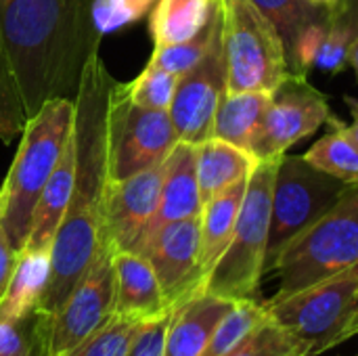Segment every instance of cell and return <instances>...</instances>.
Here are the masks:
<instances>
[{
  "instance_id": "cell-40",
  "label": "cell",
  "mask_w": 358,
  "mask_h": 356,
  "mask_svg": "<svg viewBox=\"0 0 358 356\" xmlns=\"http://www.w3.org/2000/svg\"><path fill=\"white\" fill-rule=\"evenodd\" d=\"M355 336H358V325H357V329H355Z\"/></svg>"
},
{
  "instance_id": "cell-35",
  "label": "cell",
  "mask_w": 358,
  "mask_h": 356,
  "mask_svg": "<svg viewBox=\"0 0 358 356\" xmlns=\"http://www.w3.org/2000/svg\"><path fill=\"white\" fill-rule=\"evenodd\" d=\"M15 262H17V254L10 248V243L6 239V233H4V229L0 225V302H2V298L6 294V287H8Z\"/></svg>"
},
{
  "instance_id": "cell-34",
  "label": "cell",
  "mask_w": 358,
  "mask_h": 356,
  "mask_svg": "<svg viewBox=\"0 0 358 356\" xmlns=\"http://www.w3.org/2000/svg\"><path fill=\"white\" fill-rule=\"evenodd\" d=\"M170 313L157 319L145 321L141 329L136 332V336L132 338L124 356H164V342H166V332L170 323Z\"/></svg>"
},
{
  "instance_id": "cell-31",
  "label": "cell",
  "mask_w": 358,
  "mask_h": 356,
  "mask_svg": "<svg viewBox=\"0 0 358 356\" xmlns=\"http://www.w3.org/2000/svg\"><path fill=\"white\" fill-rule=\"evenodd\" d=\"M176 73L159 69V67H151L147 65L145 71L132 80L130 84H124V94L130 103L138 105V107H147V109H170L174 92H176V84H178Z\"/></svg>"
},
{
  "instance_id": "cell-18",
  "label": "cell",
  "mask_w": 358,
  "mask_h": 356,
  "mask_svg": "<svg viewBox=\"0 0 358 356\" xmlns=\"http://www.w3.org/2000/svg\"><path fill=\"white\" fill-rule=\"evenodd\" d=\"M73 176H76V141H73V128L67 138V145L44 185L38 206L34 210L29 237L23 250H50L55 233L65 216V210L71 199L73 189Z\"/></svg>"
},
{
  "instance_id": "cell-33",
  "label": "cell",
  "mask_w": 358,
  "mask_h": 356,
  "mask_svg": "<svg viewBox=\"0 0 358 356\" xmlns=\"http://www.w3.org/2000/svg\"><path fill=\"white\" fill-rule=\"evenodd\" d=\"M157 0H92V23L101 36L113 34L149 13Z\"/></svg>"
},
{
  "instance_id": "cell-10",
  "label": "cell",
  "mask_w": 358,
  "mask_h": 356,
  "mask_svg": "<svg viewBox=\"0 0 358 356\" xmlns=\"http://www.w3.org/2000/svg\"><path fill=\"white\" fill-rule=\"evenodd\" d=\"M115 250L105 243L65 304L46 315V356H63L94 336L111 317L115 300Z\"/></svg>"
},
{
  "instance_id": "cell-27",
  "label": "cell",
  "mask_w": 358,
  "mask_h": 356,
  "mask_svg": "<svg viewBox=\"0 0 358 356\" xmlns=\"http://www.w3.org/2000/svg\"><path fill=\"white\" fill-rule=\"evenodd\" d=\"M266 319V306L258 300H237L214 329L201 356H227L233 353L262 321Z\"/></svg>"
},
{
  "instance_id": "cell-6",
  "label": "cell",
  "mask_w": 358,
  "mask_h": 356,
  "mask_svg": "<svg viewBox=\"0 0 358 356\" xmlns=\"http://www.w3.org/2000/svg\"><path fill=\"white\" fill-rule=\"evenodd\" d=\"M268 317L294 336L308 356L355 338L358 325V262L292 296L268 300Z\"/></svg>"
},
{
  "instance_id": "cell-12",
  "label": "cell",
  "mask_w": 358,
  "mask_h": 356,
  "mask_svg": "<svg viewBox=\"0 0 358 356\" xmlns=\"http://www.w3.org/2000/svg\"><path fill=\"white\" fill-rule=\"evenodd\" d=\"M227 92V57L222 46V13L206 55L178 78L168 109L178 141L199 145L212 136L216 107Z\"/></svg>"
},
{
  "instance_id": "cell-29",
  "label": "cell",
  "mask_w": 358,
  "mask_h": 356,
  "mask_svg": "<svg viewBox=\"0 0 358 356\" xmlns=\"http://www.w3.org/2000/svg\"><path fill=\"white\" fill-rule=\"evenodd\" d=\"M218 23H220V4L216 2V8H214V15H212L210 23L195 38L178 42V44L155 46V50H153L147 65L172 71L176 76H182L185 71H189L206 55V50L210 48V42H212V38H214V34L218 29Z\"/></svg>"
},
{
  "instance_id": "cell-15",
  "label": "cell",
  "mask_w": 358,
  "mask_h": 356,
  "mask_svg": "<svg viewBox=\"0 0 358 356\" xmlns=\"http://www.w3.org/2000/svg\"><path fill=\"white\" fill-rule=\"evenodd\" d=\"M201 210L203 201L197 183V149L191 143L178 141L168 159L164 162V178L157 210L134 252H138L141 245L164 225L201 216Z\"/></svg>"
},
{
  "instance_id": "cell-3",
  "label": "cell",
  "mask_w": 358,
  "mask_h": 356,
  "mask_svg": "<svg viewBox=\"0 0 358 356\" xmlns=\"http://www.w3.org/2000/svg\"><path fill=\"white\" fill-rule=\"evenodd\" d=\"M73 99H52L27 120L13 166L4 178L6 204L0 225L15 254H21L40 193L48 183L73 128Z\"/></svg>"
},
{
  "instance_id": "cell-11",
  "label": "cell",
  "mask_w": 358,
  "mask_h": 356,
  "mask_svg": "<svg viewBox=\"0 0 358 356\" xmlns=\"http://www.w3.org/2000/svg\"><path fill=\"white\" fill-rule=\"evenodd\" d=\"M331 115L327 97L319 92L306 76L289 73L281 86L271 92V103L254 136L252 153L260 162H277L292 145L327 124Z\"/></svg>"
},
{
  "instance_id": "cell-19",
  "label": "cell",
  "mask_w": 358,
  "mask_h": 356,
  "mask_svg": "<svg viewBox=\"0 0 358 356\" xmlns=\"http://www.w3.org/2000/svg\"><path fill=\"white\" fill-rule=\"evenodd\" d=\"M197 149V183L199 195L206 204L214 195L233 187L235 183L250 178V174L258 168L260 159L237 145L220 141L216 136L206 138L195 145Z\"/></svg>"
},
{
  "instance_id": "cell-41",
  "label": "cell",
  "mask_w": 358,
  "mask_h": 356,
  "mask_svg": "<svg viewBox=\"0 0 358 356\" xmlns=\"http://www.w3.org/2000/svg\"><path fill=\"white\" fill-rule=\"evenodd\" d=\"M357 356H358V355H357Z\"/></svg>"
},
{
  "instance_id": "cell-23",
  "label": "cell",
  "mask_w": 358,
  "mask_h": 356,
  "mask_svg": "<svg viewBox=\"0 0 358 356\" xmlns=\"http://www.w3.org/2000/svg\"><path fill=\"white\" fill-rule=\"evenodd\" d=\"M216 2L218 0H157L149 23L155 46L195 38L210 23Z\"/></svg>"
},
{
  "instance_id": "cell-4",
  "label": "cell",
  "mask_w": 358,
  "mask_h": 356,
  "mask_svg": "<svg viewBox=\"0 0 358 356\" xmlns=\"http://www.w3.org/2000/svg\"><path fill=\"white\" fill-rule=\"evenodd\" d=\"M277 162H260L250 174L231 241L210 271L201 294L218 296L231 302L256 300L260 279L264 277Z\"/></svg>"
},
{
  "instance_id": "cell-8",
  "label": "cell",
  "mask_w": 358,
  "mask_h": 356,
  "mask_svg": "<svg viewBox=\"0 0 358 356\" xmlns=\"http://www.w3.org/2000/svg\"><path fill=\"white\" fill-rule=\"evenodd\" d=\"M348 183L315 168L304 155H283L277 162L264 275L273 273L283 250L313 227L344 193Z\"/></svg>"
},
{
  "instance_id": "cell-7",
  "label": "cell",
  "mask_w": 358,
  "mask_h": 356,
  "mask_svg": "<svg viewBox=\"0 0 358 356\" xmlns=\"http://www.w3.org/2000/svg\"><path fill=\"white\" fill-rule=\"evenodd\" d=\"M227 92H273L292 73L275 25L250 0H218Z\"/></svg>"
},
{
  "instance_id": "cell-36",
  "label": "cell",
  "mask_w": 358,
  "mask_h": 356,
  "mask_svg": "<svg viewBox=\"0 0 358 356\" xmlns=\"http://www.w3.org/2000/svg\"><path fill=\"white\" fill-rule=\"evenodd\" d=\"M344 101H346V105L350 109V115H352V124L350 126H344V132H346V136L358 147V99L346 94Z\"/></svg>"
},
{
  "instance_id": "cell-38",
  "label": "cell",
  "mask_w": 358,
  "mask_h": 356,
  "mask_svg": "<svg viewBox=\"0 0 358 356\" xmlns=\"http://www.w3.org/2000/svg\"><path fill=\"white\" fill-rule=\"evenodd\" d=\"M4 204H6V187L2 183V187H0V218H2V212H4Z\"/></svg>"
},
{
  "instance_id": "cell-9",
  "label": "cell",
  "mask_w": 358,
  "mask_h": 356,
  "mask_svg": "<svg viewBox=\"0 0 358 356\" xmlns=\"http://www.w3.org/2000/svg\"><path fill=\"white\" fill-rule=\"evenodd\" d=\"M178 143L166 109H147L130 103L124 84L115 82L109 113V178L126 180L162 166Z\"/></svg>"
},
{
  "instance_id": "cell-28",
  "label": "cell",
  "mask_w": 358,
  "mask_h": 356,
  "mask_svg": "<svg viewBox=\"0 0 358 356\" xmlns=\"http://www.w3.org/2000/svg\"><path fill=\"white\" fill-rule=\"evenodd\" d=\"M46 325L40 308L23 317L0 315V356H46Z\"/></svg>"
},
{
  "instance_id": "cell-1",
  "label": "cell",
  "mask_w": 358,
  "mask_h": 356,
  "mask_svg": "<svg viewBox=\"0 0 358 356\" xmlns=\"http://www.w3.org/2000/svg\"><path fill=\"white\" fill-rule=\"evenodd\" d=\"M92 0H0V138L10 143L52 99H76L101 48Z\"/></svg>"
},
{
  "instance_id": "cell-2",
  "label": "cell",
  "mask_w": 358,
  "mask_h": 356,
  "mask_svg": "<svg viewBox=\"0 0 358 356\" xmlns=\"http://www.w3.org/2000/svg\"><path fill=\"white\" fill-rule=\"evenodd\" d=\"M115 80L101 52H94L73 99L76 176L71 199L50 245V273L40 300V311L55 315L78 281L86 275L105 245L103 222L111 187L109 178V113Z\"/></svg>"
},
{
  "instance_id": "cell-13",
  "label": "cell",
  "mask_w": 358,
  "mask_h": 356,
  "mask_svg": "<svg viewBox=\"0 0 358 356\" xmlns=\"http://www.w3.org/2000/svg\"><path fill=\"white\" fill-rule=\"evenodd\" d=\"M201 216L174 220L155 231L136 254L153 266L170 308L201 290Z\"/></svg>"
},
{
  "instance_id": "cell-30",
  "label": "cell",
  "mask_w": 358,
  "mask_h": 356,
  "mask_svg": "<svg viewBox=\"0 0 358 356\" xmlns=\"http://www.w3.org/2000/svg\"><path fill=\"white\" fill-rule=\"evenodd\" d=\"M143 323V319L113 315L94 336L63 356H124Z\"/></svg>"
},
{
  "instance_id": "cell-20",
  "label": "cell",
  "mask_w": 358,
  "mask_h": 356,
  "mask_svg": "<svg viewBox=\"0 0 358 356\" xmlns=\"http://www.w3.org/2000/svg\"><path fill=\"white\" fill-rule=\"evenodd\" d=\"M248 178L235 183L222 193L214 195L203 204L201 210V250H199V269H201V287L227 250L231 235L235 231V222L241 210V201L245 195ZM201 294V290H199Z\"/></svg>"
},
{
  "instance_id": "cell-25",
  "label": "cell",
  "mask_w": 358,
  "mask_h": 356,
  "mask_svg": "<svg viewBox=\"0 0 358 356\" xmlns=\"http://www.w3.org/2000/svg\"><path fill=\"white\" fill-rule=\"evenodd\" d=\"M357 34V10L352 0H338L334 6H329V21L327 31L321 44V50L317 55L315 67L325 73H340L350 55V44Z\"/></svg>"
},
{
  "instance_id": "cell-22",
  "label": "cell",
  "mask_w": 358,
  "mask_h": 356,
  "mask_svg": "<svg viewBox=\"0 0 358 356\" xmlns=\"http://www.w3.org/2000/svg\"><path fill=\"white\" fill-rule=\"evenodd\" d=\"M50 273V250H23L0 302L2 317H23L40 308V300Z\"/></svg>"
},
{
  "instance_id": "cell-21",
  "label": "cell",
  "mask_w": 358,
  "mask_h": 356,
  "mask_svg": "<svg viewBox=\"0 0 358 356\" xmlns=\"http://www.w3.org/2000/svg\"><path fill=\"white\" fill-rule=\"evenodd\" d=\"M268 103V92H224L216 107L212 136L252 151Z\"/></svg>"
},
{
  "instance_id": "cell-32",
  "label": "cell",
  "mask_w": 358,
  "mask_h": 356,
  "mask_svg": "<svg viewBox=\"0 0 358 356\" xmlns=\"http://www.w3.org/2000/svg\"><path fill=\"white\" fill-rule=\"evenodd\" d=\"M227 356H308V353L266 313V319Z\"/></svg>"
},
{
  "instance_id": "cell-39",
  "label": "cell",
  "mask_w": 358,
  "mask_h": 356,
  "mask_svg": "<svg viewBox=\"0 0 358 356\" xmlns=\"http://www.w3.org/2000/svg\"><path fill=\"white\" fill-rule=\"evenodd\" d=\"M310 2H315V4H321V6H334L338 0H310Z\"/></svg>"
},
{
  "instance_id": "cell-24",
  "label": "cell",
  "mask_w": 358,
  "mask_h": 356,
  "mask_svg": "<svg viewBox=\"0 0 358 356\" xmlns=\"http://www.w3.org/2000/svg\"><path fill=\"white\" fill-rule=\"evenodd\" d=\"M327 124L331 130L304 153V159L344 183H357L358 147L346 136L344 124L338 115H331Z\"/></svg>"
},
{
  "instance_id": "cell-17",
  "label": "cell",
  "mask_w": 358,
  "mask_h": 356,
  "mask_svg": "<svg viewBox=\"0 0 358 356\" xmlns=\"http://www.w3.org/2000/svg\"><path fill=\"white\" fill-rule=\"evenodd\" d=\"M231 306V300L210 294H195L174 306L166 332L164 356H201Z\"/></svg>"
},
{
  "instance_id": "cell-5",
  "label": "cell",
  "mask_w": 358,
  "mask_h": 356,
  "mask_svg": "<svg viewBox=\"0 0 358 356\" xmlns=\"http://www.w3.org/2000/svg\"><path fill=\"white\" fill-rule=\"evenodd\" d=\"M358 262V180L281 254L275 271L279 290L273 300L292 296Z\"/></svg>"
},
{
  "instance_id": "cell-14",
  "label": "cell",
  "mask_w": 358,
  "mask_h": 356,
  "mask_svg": "<svg viewBox=\"0 0 358 356\" xmlns=\"http://www.w3.org/2000/svg\"><path fill=\"white\" fill-rule=\"evenodd\" d=\"M164 164L111 183L105 204L103 235L115 252H134L159 204Z\"/></svg>"
},
{
  "instance_id": "cell-26",
  "label": "cell",
  "mask_w": 358,
  "mask_h": 356,
  "mask_svg": "<svg viewBox=\"0 0 358 356\" xmlns=\"http://www.w3.org/2000/svg\"><path fill=\"white\" fill-rule=\"evenodd\" d=\"M279 31L281 42L285 46V57L289 61L292 48L300 31L319 19L329 15V6L315 4L310 0H250Z\"/></svg>"
},
{
  "instance_id": "cell-16",
  "label": "cell",
  "mask_w": 358,
  "mask_h": 356,
  "mask_svg": "<svg viewBox=\"0 0 358 356\" xmlns=\"http://www.w3.org/2000/svg\"><path fill=\"white\" fill-rule=\"evenodd\" d=\"M113 271H115L113 315L149 321L168 315L172 311L162 292L157 275L145 256L136 252H115Z\"/></svg>"
},
{
  "instance_id": "cell-37",
  "label": "cell",
  "mask_w": 358,
  "mask_h": 356,
  "mask_svg": "<svg viewBox=\"0 0 358 356\" xmlns=\"http://www.w3.org/2000/svg\"><path fill=\"white\" fill-rule=\"evenodd\" d=\"M355 2V10H357V34H355V40L350 44V55H348V63L355 67L358 76V0H352Z\"/></svg>"
}]
</instances>
